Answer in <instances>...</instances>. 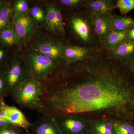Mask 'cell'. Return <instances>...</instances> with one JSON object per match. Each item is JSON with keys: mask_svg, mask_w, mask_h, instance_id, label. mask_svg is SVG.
Wrapping results in <instances>:
<instances>
[{"mask_svg": "<svg viewBox=\"0 0 134 134\" xmlns=\"http://www.w3.org/2000/svg\"><path fill=\"white\" fill-rule=\"evenodd\" d=\"M58 66L53 60L36 52L30 54L26 68L30 76L41 83L54 74Z\"/></svg>", "mask_w": 134, "mask_h": 134, "instance_id": "obj_4", "label": "cell"}, {"mask_svg": "<svg viewBox=\"0 0 134 134\" xmlns=\"http://www.w3.org/2000/svg\"><path fill=\"white\" fill-rule=\"evenodd\" d=\"M14 25L20 40L29 39L33 33L34 29L32 19L27 13L15 16Z\"/></svg>", "mask_w": 134, "mask_h": 134, "instance_id": "obj_8", "label": "cell"}, {"mask_svg": "<svg viewBox=\"0 0 134 134\" xmlns=\"http://www.w3.org/2000/svg\"><path fill=\"white\" fill-rule=\"evenodd\" d=\"M43 115L31 123L33 134H62L52 115Z\"/></svg>", "mask_w": 134, "mask_h": 134, "instance_id": "obj_7", "label": "cell"}, {"mask_svg": "<svg viewBox=\"0 0 134 134\" xmlns=\"http://www.w3.org/2000/svg\"><path fill=\"white\" fill-rule=\"evenodd\" d=\"M52 115L62 134H91V119L80 114L63 113Z\"/></svg>", "mask_w": 134, "mask_h": 134, "instance_id": "obj_3", "label": "cell"}, {"mask_svg": "<svg viewBox=\"0 0 134 134\" xmlns=\"http://www.w3.org/2000/svg\"><path fill=\"white\" fill-rule=\"evenodd\" d=\"M134 25V19L129 17L112 16L111 19L112 30L122 31L127 30Z\"/></svg>", "mask_w": 134, "mask_h": 134, "instance_id": "obj_17", "label": "cell"}, {"mask_svg": "<svg viewBox=\"0 0 134 134\" xmlns=\"http://www.w3.org/2000/svg\"><path fill=\"white\" fill-rule=\"evenodd\" d=\"M21 129L12 126L0 128V134H22Z\"/></svg>", "mask_w": 134, "mask_h": 134, "instance_id": "obj_26", "label": "cell"}, {"mask_svg": "<svg viewBox=\"0 0 134 134\" xmlns=\"http://www.w3.org/2000/svg\"><path fill=\"white\" fill-rule=\"evenodd\" d=\"M11 126L7 121L3 113L0 110V128Z\"/></svg>", "mask_w": 134, "mask_h": 134, "instance_id": "obj_29", "label": "cell"}, {"mask_svg": "<svg viewBox=\"0 0 134 134\" xmlns=\"http://www.w3.org/2000/svg\"><path fill=\"white\" fill-rule=\"evenodd\" d=\"M28 8V4L26 1L24 0L17 1L15 3L13 7L15 16L27 14Z\"/></svg>", "mask_w": 134, "mask_h": 134, "instance_id": "obj_24", "label": "cell"}, {"mask_svg": "<svg viewBox=\"0 0 134 134\" xmlns=\"http://www.w3.org/2000/svg\"><path fill=\"white\" fill-rule=\"evenodd\" d=\"M127 40V30L122 31L112 30L107 36L104 43L107 49L113 50Z\"/></svg>", "mask_w": 134, "mask_h": 134, "instance_id": "obj_16", "label": "cell"}, {"mask_svg": "<svg viewBox=\"0 0 134 134\" xmlns=\"http://www.w3.org/2000/svg\"><path fill=\"white\" fill-rule=\"evenodd\" d=\"M114 134H134V121L114 119Z\"/></svg>", "mask_w": 134, "mask_h": 134, "instance_id": "obj_19", "label": "cell"}, {"mask_svg": "<svg viewBox=\"0 0 134 134\" xmlns=\"http://www.w3.org/2000/svg\"><path fill=\"white\" fill-rule=\"evenodd\" d=\"M4 52H3V50L0 49V61L2 60L4 57Z\"/></svg>", "mask_w": 134, "mask_h": 134, "instance_id": "obj_32", "label": "cell"}, {"mask_svg": "<svg viewBox=\"0 0 134 134\" xmlns=\"http://www.w3.org/2000/svg\"><path fill=\"white\" fill-rule=\"evenodd\" d=\"M86 6L90 13L94 17L110 14L115 8L113 1L110 0L87 1Z\"/></svg>", "mask_w": 134, "mask_h": 134, "instance_id": "obj_13", "label": "cell"}, {"mask_svg": "<svg viewBox=\"0 0 134 134\" xmlns=\"http://www.w3.org/2000/svg\"><path fill=\"white\" fill-rule=\"evenodd\" d=\"M36 52L40 53L59 64L65 59L61 46L51 42L42 41L34 46Z\"/></svg>", "mask_w": 134, "mask_h": 134, "instance_id": "obj_9", "label": "cell"}, {"mask_svg": "<svg viewBox=\"0 0 134 134\" xmlns=\"http://www.w3.org/2000/svg\"><path fill=\"white\" fill-rule=\"evenodd\" d=\"M0 110L4 114L6 120L10 125L26 132L29 131L31 123L18 108L7 105L4 102L3 97L0 100Z\"/></svg>", "mask_w": 134, "mask_h": 134, "instance_id": "obj_5", "label": "cell"}, {"mask_svg": "<svg viewBox=\"0 0 134 134\" xmlns=\"http://www.w3.org/2000/svg\"><path fill=\"white\" fill-rule=\"evenodd\" d=\"M31 17L36 21L42 23L44 21L46 15L43 9L39 6H34L30 11Z\"/></svg>", "mask_w": 134, "mask_h": 134, "instance_id": "obj_23", "label": "cell"}, {"mask_svg": "<svg viewBox=\"0 0 134 134\" xmlns=\"http://www.w3.org/2000/svg\"><path fill=\"white\" fill-rule=\"evenodd\" d=\"M71 23L74 31L83 41L87 42L90 40L91 33L90 26L86 21L76 17L72 18Z\"/></svg>", "mask_w": 134, "mask_h": 134, "instance_id": "obj_15", "label": "cell"}, {"mask_svg": "<svg viewBox=\"0 0 134 134\" xmlns=\"http://www.w3.org/2000/svg\"><path fill=\"white\" fill-rule=\"evenodd\" d=\"M115 8L119 9L121 15H126L134 9V0H118Z\"/></svg>", "mask_w": 134, "mask_h": 134, "instance_id": "obj_22", "label": "cell"}, {"mask_svg": "<svg viewBox=\"0 0 134 134\" xmlns=\"http://www.w3.org/2000/svg\"><path fill=\"white\" fill-rule=\"evenodd\" d=\"M128 65L131 71L134 74V54L129 62L128 63Z\"/></svg>", "mask_w": 134, "mask_h": 134, "instance_id": "obj_31", "label": "cell"}, {"mask_svg": "<svg viewBox=\"0 0 134 134\" xmlns=\"http://www.w3.org/2000/svg\"><path fill=\"white\" fill-rule=\"evenodd\" d=\"M8 93V91L4 77L0 75V96L4 97Z\"/></svg>", "mask_w": 134, "mask_h": 134, "instance_id": "obj_28", "label": "cell"}, {"mask_svg": "<svg viewBox=\"0 0 134 134\" xmlns=\"http://www.w3.org/2000/svg\"><path fill=\"white\" fill-rule=\"evenodd\" d=\"M134 54V41L127 40L112 50L111 59L128 64Z\"/></svg>", "mask_w": 134, "mask_h": 134, "instance_id": "obj_11", "label": "cell"}, {"mask_svg": "<svg viewBox=\"0 0 134 134\" xmlns=\"http://www.w3.org/2000/svg\"><path fill=\"white\" fill-rule=\"evenodd\" d=\"M61 46L66 66L82 61L90 57V50L88 48L76 46Z\"/></svg>", "mask_w": 134, "mask_h": 134, "instance_id": "obj_10", "label": "cell"}, {"mask_svg": "<svg viewBox=\"0 0 134 134\" xmlns=\"http://www.w3.org/2000/svg\"><path fill=\"white\" fill-rule=\"evenodd\" d=\"M56 9L54 6L50 5L48 8L47 12L46 15L44 22L47 28L50 31H54L55 30Z\"/></svg>", "mask_w": 134, "mask_h": 134, "instance_id": "obj_21", "label": "cell"}, {"mask_svg": "<svg viewBox=\"0 0 134 134\" xmlns=\"http://www.w3.org/2000/svg\"><path fill=\"white\" fill-rule=\"evenodd\" d=\"M55 30H57L61 33H65L63 26L62 16L60 11L58 9H56V18L55 23Z\"/></svg>", "mask_w": 134, "mask_h": 134, "instance_id": "obj_25", "label": "cell"}, {"mask_svg": "<svg viewBox=\"0 0 134 134\" xmlns=\"http://www.w3.org/2000/svg\"><path fill=\"white\" fill-rule=\"evenodd\" d=\"M77 63L57 83L42 84V114L134 121V74L128 64L101 57Z\"/></svg>", "mask_w": 134, "mask_h": 134, "instance_id": "obj_1", "label": "cell"}, {"mask_svg": "<svg viewBox=\"0 0 134 134\" xmlns=\"http://www.w3.org/2000/svg\"><path fill=\"white\" fill-rule=\"evenodd\" d=\"M113 119L107 118L91 119V134H114Z\"/></svg>", "mask_w": 134, "mask_h": 134, "instance_id": "obj_14", "label": "cell"}, {"mask_svg": "<svg viewBox=\"0 0 134 134\" xmlns=\"http://www.w3.org/2000/svg\"><path fill=\"white\" fill-rule=\"evenodd\" d=\"M112 16L111 14L94 17L93 25L97 35L104 42L108 33L112 30L111 19Z\"/></svg>", "mask_w": 134, "mask_h": 134, "instance_id": "obj_12", "label": "cell"}, {"mask_svg": "<svg viewBox=\"0 0 134 134\" xmlns=\"http://www.w3.org/2000/svg\"><path fill=\"white\" fill-rule=\"evenodd\" d=\"M83 2L80 0H61L60 1V2L63 5L69 7H75L81 5Z\"/></svg>", "mask_w": 134, "mask_h": 134, "instance_id": "obj_27", "label": "cell"}, {"mask_svg": "<svg viewBox=\"0 0 134 134\" xmlns=\"http://www.w3.org/2000/svg\"><path fill=\"white\" fill-rule=\"evenodd\" d=\"M2 97V96H0V100H1V98L2 97Z\"/></svg>", "mask_w": 134, "mask_h": 134, "instance_id": "obj_33", "label": "cell"}, {"mask_svg": "<svg viewBox=\"0 0 134 134\" xmlns=\"http://www.w3.org/2000/svg\"><path fill=\"white\" fill-rule=\"evenodd\" d=\"M42 94L41 83L30 77L19 84L11 93L20 106L40 113L43 109Z\"/></svg>", "mask_w": 134, "mask_h": 134, "instance_id": "obj_2", "label": "cell"}, {"mask_svg": "<svg viewBox=\"0 0 134 134\" xmlns=\"http://www.w3.org/2000/svg\"><path fill=\"white\" fill-rule=\"evenodd\" d=\"M10 5L4 3L0 6V30L7 27L12 14Z\"/></svg>", "mask_w": 134, "mask_h": 134, "instance_id": "obj_20", "label": "cell"}, {"mask_svg": "<svg viewBox=\"0 0 134 134\" xmlns=\"http://www.w3.org/2000/svg\"><path fill=\"white\" fill-rule=\"evenodd\" d=\"M127 40L134 41V25L127 30Z\"/></svg>", "mask_w": 134, "mask_h": 134, "instance_id": "obj_30", "label": "cell"}, {"mask_svg": "<svg viewBox=\"0 0 134 134\" xmlns=\"http://www.w3.org/2000/svg\"><path fill=\"white\" fill-rule=\"evenodd\" d=\"M20 40L14 27H7L0 30V43L7 46L17 44Z\"/></svg>", "mask_w": 134, "mask_h": 134, "instance_id": "obj_18", "label": "cell"}, {"mask_svg": "<svg viewBox=\"0 0 134 134\" xmlns=\"http://www.w3.org/2000/svg\"><path fill=\"white\" fill-rule=\"evenodd\" d=\"M3 76L11 94L19 84L30 77L27 68L19 60L13 62Z\"/></svg>", "mask_w": 134, "mask_h": 134, "instance_id": "obj_6", "label": "cell"}]
</instances>
